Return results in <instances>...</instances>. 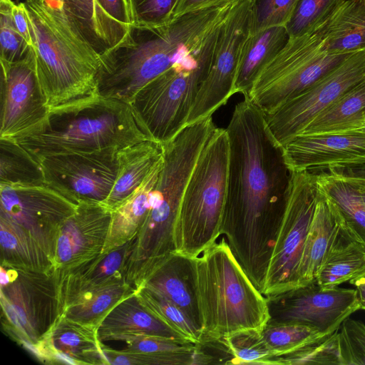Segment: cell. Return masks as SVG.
Segmentation results:
<instances>
[{"mask_svg":"<svg viewBox=\"0 0 365 365\" xmlns=\"http://www.w3.org/2000/svg\"><path fill=\"white\" fill-rule=\"evenodd\" d=\"M229 165L221 235L262 292L292 172L264 113L246 96L225 128Z\"/></svg>","mask_w":365,"mask_h":365,"instance_id":"obj_1","label":"cell"},{"mask_svg":"<svg viewBox=\"0 0 365 365\" xmlns=\"http://www.w3.org/2000/svg\"><path fill=\"white\" fill-rule=\"evenodd\" d=\"M228 12L224 4L185 14L160 26L130 24L123 40L101 56L96 94L129 104Z\"/></svg>","mask_w":365,"mask_h":365,"instance_id":"obj_2","label":"cell"},{"mask_svg":"<svg viewBox=\"0 0 365 365\" xmlns=\"http://www.w3.org/2000/svg\"><path fill=\"white\" fill-rule=\"evenodd\" d=\"M28 20L37 78L50 108L96 94L101 55L49 0H29Z\"/></svg>","mask_w":365,"mask_h":365,"instance_id":"obj_3","label":"cell"},{"mask_svg":"<svg viewBox=\"0 0 365 365\" xmlns=\"http://www.w3.org/2000/svg\"><path fill=\"white\" fill-rule=\"evenodd\" d=\"M14 139L38 161L60 154L120 150L149 140L128 103L98 94L50 108L41 125Z\"/></svg>","mask_w":365,"mask_h":365,"instance_id":"obj_4","label":"cell"},{"mask_svg":"<svg viewBox=\"0 0 365 365\" xmlns=\"http://www.w3.org/2000/svg\"><path fill=\"white\" fill-rule=\"evenodd\" d=\"M200 344L236 332L262 331L269 320L266 297L254 285L226 239L194 258Z\"/></svg>","mask_w":365,"mask_h":365,"instance_id":"obj_5","label":"cell"},{"mask_svg":"<svg viewBox=\"0 0 365 365\" xmlns=\"http://www.w3.org/2000/svg\"><path fill=\"white\" fill-rule=\"evenodd\" d=\"M226 19L168 69L142 88L130 102L139 125L149 140L164 145L187 126L197 93L211 67Z\"/></svg>","mask_w":365,"mask_h":365,"instance_id":"obj_6","label":"cell"},{"mask_svg":"<svg viewBox=\"0 0 365 365\" xmlns=\"http://www.w3.org/2000/svg\"><path fill=\"white\" fill-rule=\"evenodd\" d=\"M229 165L226 129L212 133L190 175L174 230L175 252L198 257L221 235Z\"/></svg>","mask_w":365,"mask_h":365,"instance_id":"obj_7","label":"cell"},{"mask_svg":"<svg viewBox=\"0 0 365 365\" xmlns=\"http://www.w3.org/2000/svg\"><path fill=\"white\" fill-rule=\"evenodd\" d=\"M329 21L311 33L289 38L259 74L247 96L265 115L302 93L353 53H329L324 48Z\"/></svg>","mask_w":365,"mask_h":365,"instance_id":"obj_8","label":"cell"},{"mask_svg":"<svg viewBox=\"0 0 365 365\" xmlns=\"http://www.w3.org/2000/svg\"><path fill=\"white\" fill-rule=\"evenodd\" d=\"M0 302L4 331L31 352L60 316L53 274L1 264Z\"/></svg>","mask_w":365,"mask_h":365,"instance_id":"obj_9","label":"cell"},{"mask_svg":"<svg viewBox=\"0 0 365 365\" xmlns=\"http://www.w3.org/2000/svg\"><path fill=\"white\" fill-rule=\"evenodd\" d=\"M291 172L289 192L262 290L265 297L299 287V265L318 200L316 174Z\"/></svg>","mask_w":365,"mask_h":365,"instance_id":"obj_10","label":"cell"},{"mask_svg":"<svg viewBox=\"0 0 365 365\" xmlns=\"http://www.w3.org/2000/svg\"><path fill=\"white\" fill-rule=\"evenodd\" d=\"M255 0H240L222 26L213 60L190 113L187 125L205 119L235 94L244 46L254 33Z\"/></svg>","mask_w":365,"mask_h":365,"instance_id":"obj_11","label":"cell"},{"mask_svg":"<svg viewBox=\"0 0 365 365\" xmlns=\"http://www.w3.org/2000/svg\"><path fill=\"white\" fill-rule=\"evenodd\" d=\"M186 184L184 177L173 172L158 178L149 212L127 264L126 281L135 289L154 265L175 252L174 230Z\"/></svg>","mask_w":365,"mask_h":365,"instance_id":"obj_12","label":"cell"},{"mask_svg":"<svg viewBox=\"0 0 365 365\" xmlns=\"http://www.w3.org/2000/svg\"><path fill=\"white\" fill-rule=\"evenodd\" d=\"M364 81L365 50L353 53L302 93L265 115L269 129L283 146L345 92Z\"/></svg>","mask_w":365,"mask_h":365,"instance_id":"obj_13","label":"cell"},{"mask_svg":"<svg viewBox=\"0 0 365 365\" xmlns=\"http://www.w3.org/2000/svg\"><path fill=\"white\" fill-rule=\"evenodd\" d=\"M78 205L42 185H0V216L24 229L54 264L60 230Z\"/></svg>","mask_w":365,"mask_h":365,"instance_id":"obj_14","label":"cell"},{"mask_svg":"<svg viewBox=\"0 0 365 365\" xmlns=\"http://www.w3.org/2000/svg\"><path fill=\"white\" fill-rule=\"evenodd\" d=\"M118 151L107 149L45 157L38 161L45 185L76 205L103 204L116 178Z\"/></svg>","mask_w":365,"mask_h":365,"instance_id":"obj_15","label":"cell"},{"mask_svg":"<svg viewBox=\"0 0 365 365\" xmlns=\"http://www.w3.org/2000/svg\"><path fill=\"white\" fill-rule=\"evenodd\" d=\"M272 323H292L312 328L324 336L360 309L356 289L322 288L316 282L266 297Z\"/></svg>","mask_w":365,"mask_h":365,"instance_id":"obj_16","label":"cell"},{"mask_svg":"<svg viewBox=\"0 0 365 365\" xmlns=\"http://www.w3.org/2000/svg\"><path fill=\"white\" fill-rule=\"evenodd\" d=\"M0 62V138H17L41 125L50 108L37 78L32 49L20 61Z\"/></svg>","mask_w":365,"mask_h":365,"instance_id":"obj_17","label":"cell"},{"mask_svg":"<svg viewBox=\"0 0 365 365\" xmlns=\"http://www.w3.org/2000/svg\"><path fill=\"white\" fill-rule=\"evenodd\" d=\"M290 171L317 173L365 165V130L299 134L283 145Z\"/></svg>","mask_w":365,"mask_h":365,"instance_id":"obj_18","label":"cell"},{"mask_svg":"<svg viewBox=\"0 0 365 365\" xmlns=\"http://www.w3.org/2000/svg\"><path fill=\"white\" fill-rule=\"evenodd\" d=\"M112 218L106 205L82 202L63 224L54 259V274L66 272L100 255L103 250Z\"/></svg>","mask_w":365,"mask_h":365,"instance_id":"obj_19","label":"cell"},{"mask_svg":"<svg viewBox=\"0 0 365 365\" xmlns=\"http://www.w3.org/2000/svg\"><path fill=\"white\" fill-rule=\"evenodd\" d=\"M32 354L47 364H107L98 328L63 315L34 346Z\"/></svg>","mask_w":365,"mask_h":365,"instance_id":"obj_20","label":"cell"},{"mask_svg":"<svg viewBox=\"0 0 365 365\" xmlns=\"http://www.w3.org/2000/svg\"><path fill=\"white\" fill-rule=\"evenodd\" d=\"M140 286L146 287L174 303L201 331L194 258L175 252L170 253L147 272L137 287Z\"/></svg>","mask_w":365,"mask_h":365,"instance_id":"obj_21","label":"cell"},{"mask_svg":"<svg viewBox=\"0 0 365 365\" xmlns=\"http://www.w3.org/2000/svg\"><path fill=\"white\" fill-rule=\"evenodd\" d=\"M135 242V236L71 270L61 274L53 272L58 290L60 314L63 302L73 295L110 284L127 282V264Z\"/></svg>","mask_w":365,"mask_h":365,"instance_id":"obj_22","label":"cell"},{"mask_svg":"<svg viewBox=\"0 0 365 365\" xmlns=\"http://www.w3.org/2000/svg\"><path fill=\"white\" fill-rule=\"evenodd\" d=\"M346 226L336 204L319 188L318 200L298 269L299 287L315 282L320 266Z\"/></svg>","mask_w":365,"mask_h":365,"instance_id":"obj_23","label":"cell"},{"mask_svg":"<svg viewBox=\"0 0 365 365\" xmlns=\"http://www.w3.org/2000/svg\"><path fill=\"white\" fill-rule=\"evenodd\" d=\"M72 24L101 56L120 43L129 27L112 17L98 0H62Z\"/></svg>","mask_w":365,"mask_h":365,"instance_id":"obj_24","label":"cell"},{"mask_svg":"<svg viewBox=\"0 0 365 365\" xmlns=\"http://www.w3.org/2000/svg\"><path fill=\"white\" fill-rule=\"evenodd\" d=\"M162 155L161 145L150 140L120 150L116 178L103 205L112 212L119 207L142 184Z\"/></svg>","mask_w":365,"mask_h":365,"instance_id":"obj_25","label":"cell"},{"mask_svg":"<svg viewBox=\"0 0 365 365\" xmlns=\"http://www.w3.org/2000/svg\"><path fill=\"white\" fill-rule=\"evenodd\" d=\"M135 334L189 341L146 309L134 293L104 318L98 328V336L101 341L110 336Z\"/></svg>","mask_w":365,"mask_h":365,"instance_id":"obj_26","label":"cell"},{"mask_svg":"<svg viewBox=\"0 0 365 365\" xmlns=\"http://www.w3.org/2000/svg\"><path fill=\"white\" fill-rule=\"evenodd\" d=\"M163 163V155L136 190L116 210L112 218L102 253L123 245L142 227L151 205V195Z\"/></svg>","mask_w":365,"mask_h":365,"instance_id":"obj_27","label":"cell"},{"mask_svg":"<svg viewBox=\"0 0 365 365\" xmlns=\"http://www.w3.org/2000/svg\"><path fill=\"white\" fill-rule=\"evenodd\" d=\"M289 39L285 26L269 27L253 33L242 50L234 92L248 95L263 68L284 46Z\"/></svg>","mask_w":365,"mask_h":365,"instance_id":"obj_28","label":"cell"},{"mask_svg":"<svg viewBox=\"0 0 365 365\" xmlns=\"http://www.w3.org/2000/svg\"><path fill=\"white\" fill-rule=\"evenodd\" d=\"M135 291L126 282L89 289L66 299L61 307L60 316L98 328L109 312Z\"/></svg>","mask_w":365,"mask_h":365,"instance_id":"obj_29","label":"cell"},{"mask_svg":"<svg viewBox=\"0 0 365 365\" xmlns=\"http://www.w3.org/2000/svg\"><path fill=\"white\" fill-rule=\"evenodd\" d=\"M364 112L365 81L353 86L322 111L300 134L360 130L365 123Z\"/></svg>","mask_w":365,"mask_h":365,"instance_id":"obj_30","label":"cell"},{"mask_svg":"<svg viewBox=\"0 0 365 365\" xmlns=\"http://www.w3.org/2000/svg\"><path fill=\"white\" fill-rule=\"evenodd\" d=\"M364 265L365 246L346 225L320 266L315 282L324 289L337 287L349 281Z\"/></svg>","mask_w":365,"mask_h":365,"instance_id":"obj_31","label":"cell"},{"mask_svg":"<svg viewBox=\"0 0 365 365\" xmlns=\"http://www.w3.org/2000/svg\"><path fill=\"white\" fill-rule=\"evenodd\" d=\"M324 48L334 53L365 50V0H345L328 23Z\"/></svg>","mask_w":365,"mask_h":365,"instance_id":"obj_32","label":"cell"},{"mask_svg":"<svg viewBox=\"0 0 365 365\" xmlns=\"http://www.w3.org/2000/svg\"><path fill=\"white\" fill-rule=\"evenodd\" d=\"M1 264L51 273L54 264L48 255L21 227L0 216Z\"/></svg>","mask_w":365,"mask_h":365,"instance_id":"obj_33","label":"cell"},{"mask_svg":"<svg viewBox=\"0 0 365 365\" xmlns=\"http://www.w3.org/2000/svg\"><path fill=\"white\" fill-rule=\"evenodd\" d=\"M314 173L319 188L334 201L351 232L365 246V203L359 192L336 174Z\"/></svg>","mask_w":365,"mask_h":365,"instance_id":"obj_34","label":"cell"},{"mask_svg":"<svg viewBox=\"0 0 365 365\" xmlns=\"http://www.w3.org/2000/svg\"><path fill=\"white\" fill-rule=\"evenodd\" d=\"M42 185L39 162L15 139L0 138V185Z\"/></svg>","mask_w":365,"mask_h":365,"instance_id":"obj_35","label":"cell"},{"mask_svg":"<svg viewBox=\"0 0 365 365\" xmlns=\"http://www.w3.org/2000/svg\"><path fill=\"white\" fill-rule=\"evenodd\" d=\"M135 294L145 309L162 322L187 341L193 344H201L200 330L177 305L144 286L137 287Z\"/></svg>","mask_w":365,"mask_h":365,"instance_id":"obj_36","label":"cell"},{"mask_svg":"<svg viewBox=\"0 0 365 365\" xmlns=\"http://www.w3.org/2000/svg\"><path fill=\"white\" fill-rule=\"evenodd\" d=\"M261 331H242L219 341L228 355L227 364H276V356Z\"/></svg>","mask_w":365,"mask_h":365,"instance_id":"obj_37","label":"cell"},{"mask_svg":"<svg viewBox=\"0 0 365 365\" xmlns=\"http://www.w3.org/2000/svg\"><path fill=\"white\" fill-rule=\"evenodd\" d=\"M261 333L276 359L327 336L309 327L292 323L268 322Z\"/></svg>","mask_w":365,"mask_h":365,"instance_id":"obj_38","label":"cell"},{"mask_svg":"<svg viewBox=\"0 0 365 365\" xmlns=\"http://www.w3.org/2000/svg\"><path fill=\"white\" fill-rule=\"evenodd\" d=\"M345 0H300L285 26L289 38L311 33L327 21Z\"/></svg>","mask_w":365,"mask_h":365,"instance_id":"obj_39","label":"cell"},{"mask_svg":"<svg viewBox=\"0 0 365 365\" xmlns=\"http://www.w3.org/2000/svg\"><path fill=\"white\" fill-rule=\"evenodd\" d=\"M338 330L314 343L289 354L278 356L276 359L277 364L341 365L338 344Z\"/></svg>","mask_w":365,"mask_h":365,"instance_id":"obj_40","label":"cell"},{"mask_svg":"<svg viewBox=\"0 0 365 365\" xmlns=\"http://www.w3.org/2000/svg\"><path fill=\"white\" fill-rule=\"evenodd\" d=\"M12 0H0V60L15 62L26 58L31 47L19 32L12 16Z\"/></svg>","mask_w":365,"mask_h":365,"instance_id":"obj_41","label":"cell"},{"mask_svg":"<svg viewBox=\"0 0 365 365\" xmlns=\"http://www.w3.org/2000/svg\"><path fill=\"white\" fill-rule=\"evenodd\" d=\"M337 334L341 365H365V324L349 317Z\"/></svg>","mask_w":365,"mask_h":365,"instance_id":"obj_42","label":"cell"},{"mask_svg":"<svg viewBox=\"0 0 365 365\" xmlns=\"http://www.w3.org/2000/svg\"><path fill=\"white\" fill-rule=\"evenodd\" d=\"M131 24L156 26L169 23L179 0H126Z\"/></svg>","mask_w":365,"mask_h":365,"instance_id":"obj_43","label":"cell"},{"mask_svg":"<svg viewBox=\"0 0 365 365\" xmlns=\"http://www.w3.org/2000/svg\"><path fill=\"white\" fill-rule=\"evenodd\" d=\"M299 1L256 0L254 33L272 26H285Z\"/></svg>","mask_w":365,"mask_h":365,"instance_id":"obj_44","label":"cell"},{"mask_svg":"<svg viewBox=\"0 0 365 365\" xmlns=\"http://www.w3.org/2000/svg\"><path fill=\"white\" fill-rule=\"evenodd\" d=\"M103 9L115 19L130 26L131 19L126 0H98Z\"/></svg>","mask_w":365,"mask_h":365,"instance_id":"obj_45","label":"cell"},{"mask_svg":"<svg viewBox=\"0 0 365 365\" xmlns=\"http://www.w3.org/2000/svg\"><path fill=\"white\" fill-rule=\"evenodd\" d=\"M237 0H179L173 14V19L185 14Z\"/></svg>","mask_w":365,"mask_h":365,"instance_id":"obj_46","label":"cell"},{"mask_svg":"<svg viewBox=\"0 0 365 365\" xmlns=\"http://www.w3.org/2000/svg\"><path fill=\"white\" fill-rule=\"evenodd\" d=\"M12 16L19 32L31 47V34L23 2L14 4Z\"/></svg>","mask_w":365,"mask_h":365,"instance_id":"obj_47","label":"cell"},{"mask_svg":"<svg viewBox=\"0 0 365 365\" xmlns=\"http://www.w3.org/2000/svg\"><path fill=\"white\" fill-rule=\"evenodd\" d=\"M349 282L356 287L360 309L365 310V275L354 277Z\"/></svg>","mask_w":365,"mask_h":365,"instance_id":"obj_48","label":"cell"},{"mask_svg":"<svg viewBox=\"0 0 365 365\" xmlns=\"http://www.w3.org/2000/svg\"><path fill=\"white\" fill-rule=\"evenodd\" d=\"M325 171L341 175L359 176L365 178V165L348 168H331Z\"/></svg>","mask_w":365,"mask_h":365,"instance_id":"obj_49","label":"cell"},{"mask_svg":"<svg viewBox=\"0 0 365 365\" xmlns=\"http://www.w3.org/2000/svg\"><path fill=\"white\" fill-rule=\"evenodd\" d=\"M328 172V171H327ZM330 173V172H329ZM335 174V173H334ZM337 175V174H336ZM354 186L357 191L361 195L364 203H365V178L359 176H350V175H337Z\"/></svg>","mask_w":365,"mask_h":365,"instance_id":"obj_50","label":"cell"},{"mask_svg":"<svg viewBox=\"0 0 365 365\" xmlns=\"http://www.w3.org/2000/svg\"><path fill=\"white\" fill-rule=\"evenodd\" d=\"M362 275H365V265L352 278L356 277H359V276H362Z\"/></svg>","mask_w":365,"mask_h":365,"instance_id":"obj_51","label":"cell"},{"mask_svg":"<svg viewBox=\"0 0 365 365\" xmlns=\"http://www.w3.org/2000/svg\"><path fill=\"white\" fill-rule=\"evenodd\" d=\"M52 3H53L56 5L60 6L63 7V1L62 0H49Z\"/></svg>","mask_w":365,"mask_h":365,"instance_id":"obj_52","label":"cell"},{"mask_svg":"<svg viewBox=\"0 0 365 365\" xmlns=\"http://www.w3.org/2000/svg\"><path fill=\"white\" fill-rule=\"evenodd\" d=\"M12 1H14L15 3H19V2L27 1H29V0H12Z\"/></svg>","mask_w":365,"mask_h":365,"instance_id":"obj_53","label":"cell"},{"mask_svg":"<svg viewBox=\"0 0 365 365\" xmlns=\"http://www.w3.org/2000/svg\"><path fill=\"white\" fill-rule=\"evenodd\" d=\"M360 130H365V123H364V124L363 125L362 128Z\"/></svg>","mask_w":365,"mask_h":365,"instance_id":"obj_54","label":"cell"},{"mask_svg":"<svg viewBox=\"0 0 365 365\" xmlns=\"http://www.w3.org/2000/svg\"><path fill=\"white\" fill-rule=\"evenodd\" d=\"M364 113H365V112H364Z\"/></svg>","mask_w":365,"mask_h":365,"instance_id":"obj_55","label":"cell"},{"mask_svg":"<svg viewBox=\"0 0 365 365\" xmlns=\"http://www.w3.org/2000/svg\"><path fill=\"white\" fill-rule=\"evenodd\" d=\"M255 1H256V0H255Z\"/></svg>","mask_w":365,"mask_h":365,"instance_id":"obj_56","label":"cell"}]
</instances>
